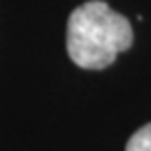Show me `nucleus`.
Returning <instances> with one entry per match:
<instances>
[{
    "mask_svg": "<svg viewBox=\"0 0 151 151\" xmlns=\"http://www.w3.org/2000/svg\"><path fill=\"white\" fill-rule=\"evenodd\" d=\"M134 32L130 21L103 0L73 9L67 21V52L82 69H105L130 48Z\"/></svg>",
    "mask_w": 151,
    "mask_h": 151,
    "instance_id": "nucleus-1",
    "label": "nucleus"
},
{
    "mask_svg": "<svg viewBox=\"0 0 151 151\" xmlns=\"http://www.w3.org/2000/svg\"><path fill=\"white\" fill-rule=\"evenodd\" d=\"M126 151H151V124L139 128L126 143Z\"/></svg>",
    "mask_w": 151,
    "mask_h": 151,
    "instance_id": "nucleus-2",
    "label": "nucleus"
}]
</instances>
